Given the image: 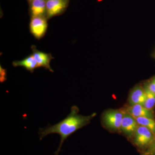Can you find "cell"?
Masks as SVG:
<instances>
[{
    "label": "cell",
    "mask_w": 155,
    "mask_h": 155,
    "mask_svg": "<svg viewBox=\"0 0 155 155\" xmlns=\"http://www.w3.org/2000/svg\"><path fill=\"white\" fill-rule=\"evenodd\" d=\"M31 17H46V0H34L30 2Z\"/></svg>",
    "instance_id": "obj_10"
},
{
    "label": "cell",
    "mask_w": 155,
    "mask_h": 155,
    "mask_svg": "<svg viewBox=\"0 0 155 155\" xmlns=\"http://www.w3.org/2000/svg\"><path fill=\"white\" fill-rule=\"evenodd\" d=\"M138 125L147 127L155 135V120L147 117H139L135 118Z\"/></svg>",
    "instance_id": "obj_12"
},
{
    "label": "cell",
    "mask_w": 155,
    "mask_h": 155,
    "mask_svg": "<svg viewBox=\"0 0 155 155\" xmlns=\"http://www.w3.org/2000/svg\"><path fill=\"white\" fill-rule=\"evenodd\" d=\"M142 83L143 86L155 94V75Z\"/></svg>",
    "instance_id": "obj_14"
},
{
    "label": "cell",
    "mask_w": 155,
    "mask_h": 155,
    "mask_svg": "<svg viewBox=\"0 0 155 155\" xmlns=\"http://www.w3.org/2000/svg\"><path fill=\"white\" fill-rule=\"evenodd\" d=\"M141 155H155V139L152 143L143 151Z\"/></svg>",
    "instance_id": "obj_15"
},
{
    "label": "cell",
    "mask_w": 155,
    "mask_h": 155,
    "mask_svg": "<svg viewBox=\"0 0 155 155\" xmlns=\"http://www.w3.org/2000/svg\"><path fill=\"white\" fill-rule=\"evenodd\" d=\"M138 126L135 118L124 112L121 124V131L128 138H132Z\"/></svg>",
    "instance_id": "obj_6"
},
{
    "label": "cell",
    "mask_w": 155,
    "mask_h": 155,
    "mask_svg": "<svg viewBox=\"0 0 155 155\" xmlns=\"http://www.w3.org/2000/svg\"><path fill=\"white\" fill-rule=\"evenodd\" d=\"M143 87L146 94V99L143 106L148 110H153V109L155 106V94L150 91L144 86Z\"/></svg>",
    "instance_id": "obj_13"
},
{
    "label": "cell",
    "mask_w": 155,
    "mask_h": 155,
    "mask_svg": "<svg viewBox=\"0 0 155 155\" xmlns=\"http://www.w3.org/2000/svg\"><path fill=\"white\" fill-rule=\"evenodd\" d=\"M32 55L36 61L39 67H44L49 70L50 72H54L50 65V63L53 58L50 54L43 52L38 51L35 46H32Z\"/></svg>",
    "instance_id": "obj_9"
},
{
    "label": "cell",
    "mask_w": 155,
    "mask_h": 155,
    "mask_svg": "<svg viewBox=\"0 0 155 155\" xmlns=\"http://www.w3.org/2000/svg\"><path fill=\"white\" fill-rule=\"evenodd\" d=\"M124 112L120 110H110L103 114V124L107 128L114 131H121V124Z\"/></svg>",
    "instance_id": "obj_2"
},
{
    "label": "cell",
    "mask_w": 155,
    "mask_h": 155,
    "mask_svg": "<svg viewBox=\"0 0 155 155\" xmlns=\"http://www.w3.org/2000/svg\"><path fill=\"white\" fill-rule=\"evenodd\" d=\"M5 70L3 69L2 68V67H1V82H3L5 80Z\"/></svg>",
    "instance_id": "obj_16"
},
{
    "label": "cell",
    "mask_w": 155,
    "mask_h": 155,
    "mask_svg": "<svg viewBox=\"0 0 155 155\" xmlns=\"http://www.w3.org/2000/svg\"><path fill=\"white\" fill-rule=\"evenodd\" d=\"M134 143L140 149H146L152 143L155 135L147 127L138 125L133 137Z\"/></svg>",
    "instance_id": "obj_3"
},
{
    "label": "cell",
    "mask_w": 155,
    "mask_h": 155,
    "mask_svg": "<svg viewBox=\"0 0 155 155\" xmlns=\"http://www.w3.org/2000/svg\"><path fill=\"white\" fill-rule=\"evenodd\" d=\"M146 99V94L142 84H137L130 90L128 97L129 106L140 104L143 106Z\"/></svg>",
    "instance_id": "obj_7"
},
{
    "label": "cell",
    "mask_w": 155,
    "mask_h": 155,
    "mask_svg": "<svg viewBox=\"0 0 155 155\" xmlns=\"http://www.w3.org/2000/svg\"><path fill=\"white\" fill-rule=\"evenodd\" d=\"M125 113L130 114L135 118L139 117H147L154 119L153 111L148 110L140 104L127 106L122 109Z\"/></svg>",
    "instance_id": "obj_8"
},
{
    "label": "cell",
    "mask_w": 155,
    "mask_h": 155,
    "mask_svg": "<svg viewBox=\"0 0 155 155\" xmlns=\"http://www.w3.org/2000/svg\"><path fill=\"white\" fill-rule=\"evenodd\" d=\"M68 4V0H46V18L48 19L62 14Z\"/></svg>",
    "instance_id": "obj_5"
},
{
    "label": "cell",
    "mask_w": 155,
    "mask_h": 155,
    "mask_svg": "<svg viewBox=\"0 0 155 155\" xmlns=\"http://www.w3.org/2000/svg\"><path fill=\"white\" fill-rule=\"evenodd\" d=\"M79 109L76 106H72L69 114L61 122L55 125H49L45 128L39 129L38 134L40 140H41L45 137L52 134H57L61 137L59 146L54 153L55 155H58L64 141L75 131L82 128L90 123L96 114L94 113L89 116H84L78 114Z\"/></svg>",
    "instance_id": "obj_1"
},
{
    "label": "cell",
    "mask_w": 155,
    "mask_h": 155,
    "mask_svg": "<svg viewBox=\"0 0 155 155\" xmlns=\"http://www.w3.org/2000/svg\"><path fill=\"white\" fill-rule=\"evenodd\" d=\"M12 65L14 67H23L31 73H33L35 69L39 68L38 65L32 54L21 61H14Z\"/></svg>",
    "instance_id": "obj_11"
},
{
    "label": "cell",
    "mask_w": 155,
    "mask_h": 155,
    "mask_svg": "<svg viewBox=\"0 0 155 155\" xmlns=\"http://www.w3.org/2000/svg\"><path fill=\"white\" fill-rule=\"evenodd\" d=\"M29 2H32V1H34V0H29Z\"/></svg>",
    "instance_id": "obj_17"
},
{
    "label": "cell",
    "mask_w": 155,
    "mask_h": 155,
    "mask_svg": "<svg viewBox=\"0 0 155 155\" xmlns=\"http://www.w3.org/2000/svg\"><path fill=\"white\" fill-rule=\"evenodd\" d=\"M47 20L45 17H31L29 28L31 33L35 38L39 40L44 36L47 30Z\"/></svg>",
    "instance_id": "obj_4"
}]
</instances>
